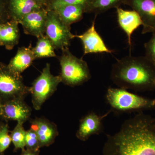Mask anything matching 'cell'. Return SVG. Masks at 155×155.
I'll return each mask as SVG.
<instances>
[{
	"mask_svg": "<svg viewBox=\"0 0 155 155\" xmlns=\"http://www.w3.org/2000/svg\"><path fill=\"white\" fill-rule=\"evenodd\" d=\"M61 82V76L52 75L50 64L47 63L29 88L32 105L35 110H39L41 109L46 101L54 93Z\"/></svg>",
	"mask_w": 155,
	"mask_h": 155,
	"instance_id": "obj_5",
	"label": "cell"
},
{
	"mask_svg": "<svg viewBox=\"0 0 155 155\" xmlns=\"http://www.w3.org/2000/svg\"><path fill=\"white\" fill-rule=\"evenodd\" d=\"M103 155H155V118L140 113L108 135Z\"/></svg>",
	"mask_w": 155,
	"mask_h": 155,
	"instance_id": "obj_1",
	"label": "cell"
},
{
	"mask_svg": "<svg viewBox=\"0 0 155 155\" xmlns=\"http://www.w3.org/2000/svg\"><path fill=\"white\" fill-rule=\"evenodd\" d=\"M110 110L103 115H98L94 112L87 114L81 118L76 133L78 139L85 141L91 136L98 134L103 130V121L111 113Z\"/></svg>",
	"mask_w": 155,
	"mask_h": 155,
	"instance_id": "obj_10",
	"label": "cell"
},
{
	"mask_svg": "<svg viewBox=\"0 0 155 155\" xmlns=\"http://www.w3.org/2000/svg\"><path fill=\"white\" fill-rule=\"evenodd\" d=\"M48 12L42 8L24 16L19 23L22 25L25 33L37 38L45 35Z\"/></svg>",
	"mask_w": 155,
	"mask_h": 155,
	"instance_id": "obj_11",
	"label": "cell"
},
{
	"mask_svg": "<svg viewBox=\"0 0 155 155\" xmlns=\"http://www.w3.org/2000/svg\"><path fill=\"white\" fill-rule=\"evenodd\" d=\"M58 60L61 68L60 75L64 84L70 87L78 86L91 78L86 61L74 56L69 48L62 50V54Z\"/></svg>",
	"mask_w": 155,
	"mask_h": 155,
	"instance_id": "obj_3",
	"label": "cell"
},
{
	"mask_svg": "<svg viewBox=\"0 0 155 155\" xmlns=\"http://www.w3.org/2000/svg\"><path fill=\"white\" fill-rule=\"evenodd\" d=\"M126 0H91L86 13H93L96 15L104 13L110 9L116 8L125 5Z\"/></svg>",
	"mask_w": 155,
	"mask_h": 155,
	"instance_id": "obj_20",
	"label": "cell"
},
{
	"mask_svg": "<svg viewBox=\"0 0 155 155\" xmlns=\"http://www.w3.org/2000/svg\"><path fill=\"white\" fill-rule=\"evenodd\" d=\"M3 24H0V31H1V28H2V27Z\"/></svg>",
	"mask_w": 155,
	"mask_h": 155,
	"instance_id": "obj_30",
	"label": "cell"
},
{
	"mask_svg": "<svg viewBox=\"0 0 155 155\" xmlns=\"http://www.w3.org/2000/svg\"><path fill=\"white\" fill-rule=\"evenodd\" d=\"M94 19L91 26L84 33L80 35H75L82 42L83 45L84 55L91 53H111L114 51L109 49L106 45L101 37L96 30L95 19Z\"/></svg>",
	"mask_w": 155,
	"mask_h": 155,
	"instance_id": "obj_12",
	"label": "cell"
},
{
	"mask_svg": "<svg viewBox=\"0 0 155 155\" xmlns=\"http://www.w3.org/2000/svg\"><path fill=\"white\" fill-rule=\"evenodd\" d=\"M0 155H3V153H0Z\"/></svg>",
	"mask_w": 155,
	"mask_h": 155,
	"instance_id": "obj_31",
	"label": "cell"
},
{
	"mask_svg": "<svg viewBox=\"0 0 155 155\" xmlns=\"http://www.w3.org/2000/svg\"><path fill=\"white\" fill-rule=\"evenodd\" d=\"M70 30V26L62 21L55 11H48L45 34L55 49L62 51L69 47L70 41L75 38Z\"/></svg>",
	"mask_w": 155,
	"mask_h": 155,
	"instance_id": "obj_7",
	"label": "cell"
},
{
	"mask_svg": "<svg viewBox=\"0 0 155 155\" xmlns=\"http://www.w3.org/2000/svg\"><path fill=\"white\" fill-rule=\"evenodd\" d=\"M2 101L0 99V119H1V107H2Z\"/></svg>",
	"mask_w": 155,
	"mask_h": 155,
	"instance_id": "obj_29",
	"label": "cell"
},
{
	"mask_svg": "<svg viewBox=\"0 0 155 155\" xmlns=\"http://www.w3.org/2000/svg\"><path fill=\"white\" fill-rule=\"evenodd\" d=\"M91 0H52L51 2V10H54L61 6L67 5H79L83 6L86 9Z\"/></svg>",
	"mask_w": 155,
	"mask_h": 155,
	"instance_id": "obj_24",
	"label": "cell"
},
{
	"mask_svg": "<svg viewBox=\"0 0 155 155\" xmlns=\"http://www.w3.org/2000/svg\"><path fill=\"white\" fill-rule=\"evenodd\" d=\"M25 143V148L27 149L39 150L40 147L38 137L35 131L31 128L26 130Z\"/></svg>",
	"mask_w": 155,
	"mask_h": 155,
	"instance_id": "obj_23",
	"label": "cell"
},
{
	"mask_svg": "<svg viewBox=\"0 0 155 155\" xmlns=\"http://www.w3.org/2000/svg\"><path fill=\"white\" fill-rule=\"evenodd\" d=\"M110 77L119 88L136 91L155 89V67L145 56H126L117 60Z\"/></svg>",
	"mask_w": 155,
	"mask_h": 155,
	"instance_id": "obj_2",
	"label": "cell"
},
{
	"mask_svg": "<svg viewBox=\"0 0 155 155\" xmlns=\"http://www.w3.org/2000/svg\"><path fill=\"white\" fill-rule=\"evenodd\" d=\"M31 109L23 98H15L2 101L1 119L24 122L30 119Z\"/></svg>",
	"mask_w": 155,
	"mask_h": 155,
	"instance_id": "obj_8",
	"label": "cell"
},
{
	"mask_svg": "<svg viewBox=\"0 0 155 155\" xmlns=\"http://www.w3.org/2000/svg\"><path fill=\"white\" fill-rule=\"evenodd\" d=\"M9 126L8 123H0V153H3L12 142L11 135L9 134Z\"/></svg>",
	"mask_w": 155,
	"mask_h": 155,
	"instance_id": "obj_22",
	"label": "cell"
},
{
	"mask_svg": "<svg viewBox=\"0 0 155 155\" xmlns=\"http://www.w3.org/2000/svg\"><path fill=\"white\" fill-rule=\"evenodd\" d=\"M106 98L112 110L117 112H130L155 107V98L143 97L119 87L108 88Z\"/></svg>",
	"mask_w": 155,
	"mask_h": 155,
	"instance_id": "obj_4",
	"label": "cell"
},
{
	"mask_svg": "<svg viewBox=\"0 0 155 155\" xmlns=\"http://www.w3.org/2000/svg\"><path fill=\"white\" fill-rule=\"evenodd\" d=\"M40 150L34 151L25 149L22 150V152L20 155H39Z\"/></svg>",
	"mask_w": 155,
	"mask_h": 155,
	"instance_id": "obj_27",
	"label": "cell"
},
{
	"mask_svg": "<svg viewBox=\"0 0 155 155\" xmlns=\"http://www.w3.org/2000/svg\"><path fill=\"white\" fill-rule=\"evenodd\" d=\"M23 122H17V125L10 134L15 151L19 149L23 150L25 149L26 130L23 127Z\"/></svg>",
	"mask_w": 155,
	"mask_h": 155,
	"instance_id": "obj_21",
	"label": "cell"
},
{
	"mask_svg": "<svg viewBox=\"0 0 155 155\" xmlns=\"http://www.w3.org/2000/svg\"><path fill=\"white\" fill-rule=\"evenodd\" d=\"M116 9L119 26L127 35L128 44L131 47L132 34L139 26L142 25L141 18L134 10H125L120 7Z\"/></svg>",
	"mask_w": 155,
	"mask_h": 155,
	"instance_id": "obj_14",
	"label": "cell"
},
{
	"mask_svg": "<svg viewBox=\"0 0 155 155\" xmlns=\"http://www.w3.org/2000/svg\"><path fill=\"white\" fill-rule=\"evenodd\" d=\"M21 75L12 72L8 65L0 62V99L2 101L15 98H23L30 93Z\"/></svg>",
	"mask_w": 155,
	"mask_h": 155,
	"instance_id": "obj_6",
	"label": "cell"
},
{
	"mask_svg": "<svg viewBox=\"0 0 155 155\" xmlns=\"http://www.w3.org/2000/svg\"><path fill=\"white\" fill-rule=\"evenodd\" d=\"M138 13L143 22L142 34L155 31V0H126L125 4Z\"/></svg>",
	"mask_w": 155,
	"mask_h": 155,
	"instance_id": "obj_9",
	"label": "cell"
},
{
	"mask_svg": "<svg viewBox=\"0 0 155 155\" xmlns=\"http://www.w3.org/2000/svg\"><path fill=\"white\" fill-rule=\"evenodd\" d=\"M35 1H36L38 3L42 6L43 4L46 3L48 0H35Z\"/></svg>",
	"mask_w": 155,
	"mask_h": 155,
	"instance_id": "obj_28",
	"label": "cell"
},
{
	"mask_svg": "<svg viewBox=\"0 0 155 155\" xmlns=\"http://www.w3.org/2000/svg\"><path fill=\"white\" fill-rule=\"evenodd\" d=\"M10 20L8 12L2 0H0V24H4Z\"/></svg>",
	"mask_w": 155,
	"mask_h": 155,
	"instance_id": "obj_26",
	"label": "cell"
},
{
	"mask_svg": "<svg viewBox=\"0 0 155 155\" xmlns=\"http://www.w3.org/2000/svg\"><path fill=\"white\" fill-rule=\"evenodd\" d=\"M32 50L35 59L57 57L52 44L45 35L38 38L36 45Z\"/></svg>",
	"mask_w": 155,
	"mask_h": 155,
	"instance_id": "obj_19",
	"label": "cell"
},
{
	"mask_svg": "<svg viewBox=\"0 0 155 155\" xmlns=\"http://www.w3.org/2000/svg\"><path fill=\"white\" fill-rule=\"evenodd\" d=\"M19 22L10 20L3 24L0 31V46H5L7 49H13L19 43L20 33Z\"/></svg>",
	"mask_w": 155,
	"mask_h": 155,
	"instance_id": "obj_17",
	"label": "cell"
},
{
	"mask_svg": "<svg viewBox=\"0 0 155 155\" xmlns=\"http://www.w3.org/2000/svg\"><path fill=\"white\" fill-rule=\"evenodd\" d=\"M55 11L60 19L67 25L80 21L83 14L86 13V9L83 6L79 5H67L57 8Z\"/></svg>",
	"mask_w": 155,
	"mask_h": 155,
	"instance_id": "obj_18",
	"label": "cell"
},
{
	"mask_svg": "<svg viewBox=\"0 0 155 155\" xmlns=\"http://www.w3.org/2000/svg\"><path fill=\"white\" fill-rule=\"evenodd\" d=\"M30 128L34 130L38 137L40 148L52 144L58 135L57 125L43 117L31 120Z\"/></svg>",
	"mask_w": 155,
	"mask_h": 155,
	"instance_id": "obj_13",
	"label": "cell"
},
{
	"mask_svg": "<svg viewBox=\"0 0 155 155\" xmlns=\"http://www.w3.org/2000/svg\"><path fill=\"white\" fill-rule=\"evenodd\" d=\"M145 57L155 67V31L149 40L144 44Z\"/></svg>",
	"mask_w": 155,
	"mask_h": 155,
	"instance_id": "obj_25",
	"label": "cell"
},
{
	"mask_svg": "<svg viewBox=\"0 0 155 155\" xmlns=\"http://www.w3.org/2000/svg\"><path fill=\"white\" fill-rule=\"evenodd\" d=\"M32 48L31 44L28 47L19 48L17 54L8 65L9 69L14 73L21 75L23 71L30 67L35 59Z\"/></svg>",
	"mask_w": 155,
	"mask_h": 155,
	"instance_id": "obj_16",
	"label": "cell"
},
{
	"mask_svg": "<svg viewBox=\"0 0 155 155\" xmlns=\"http://www.w3.org/2000/svg\"><path fill=\"white\" fill-rule=\"evenodd\" d=\"M42 8L35 0H8V12L10 20L19 22L24 16Z\"/></svg>",
	"mask_w": 155,
	"mask_h": 155,
	"instance_id": "obj_15",
	"label": "cell"
}]
</instances>
